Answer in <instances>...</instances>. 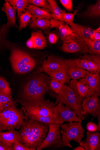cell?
Instances as JSON below:
<instances>
[{"label":"cell","instance_id":"2e32d148","mask_svg":"<svg viewBox=\"0 0 100 150\" xmlns=\"http://www.w3.org/2000/svg\"><path fill=\"white\" fill-rule=\"evenodd\" d=\"M89 89L97 93L100 96V77L99 74H92L88 72L86 75L79 80Z\"/></svg>","mask_w":100,"mask_h":150},{"label":"cell","instance_id":"d4e9b609","mask_svg":"<svg viewBox=\"0 0 100 150\" xmlns=\"http://www.w3.org/2000/svg\"><path fill=\"white\" fill-rule=\"evenodd\" d=\"M30 25L31 28L33 29L45 30L50 28L51 23L49 19H39L32 15Z\"/></svg>","mask_w":100,"mask_h":150},{"label":"cell","instance_id":"681fc988","mask_svg":"<svg viewBox=\"0 0 100 150\" xmlns=\"http://www.w3.org/2000/svg\"><path fill=\"white\" fill-rule=\"evenodd\" d=\"M74 150H86L85 149L83 146H79L73 149Z\"/></svg>","mask_w":100,"mask_h":150},{"label":"cell","instance_id":"8fae6325","mask_svg":"<svg viewBox=\"0 0 100 150\" xmlns=\"http://www.w3.org/2000/svg\"><path fill=\"white\" fill-rule=\"evenodd\" d=\"M23 110L0 122V132L11 129H18L22 126L25 120L28 117L23 113Z\"/></svg>","mask_w":100,"mask_h":150},{"label":"cell","instance_id":"8992f818","mask_svg":"<svg viewBox=\"0 0 100 150\" xmlns=\"http://www.w3.org/2000/svg\"><path fill=\"white\" fill-rule=\"evenodd\" d=\"M49 126L48 134L37 150L47 148L57 150L63 148L60 131V125L56 123L49 124Z\"/></svg>","mask_w":100,"mask_h":150},{"label":"cell","instance_id":"f546056e","mask_svg":"<svg viewBox=\"0 0 100 150\" xmlns=\"http://www.w3.org/2000/svg\"><path fill=\"white\" fill-rule=\"evenodd\" d=\"M9 3L11 6L16 7L18 12V18L19 19L23 13L24 10L26 8L28 4L27 0H6Z\"/></svg>","mask_w":100,"mask_h":150},{"label":"cell","instance_id":"ba28073f","mask_svg":"<svg viewBox=\"0 0 100 150\" xmlns=\"http://www.w3.org/2000/svg\"><path fill=\"white\" fill-rule=\"evenodd\" d=\"M67 59L53 55L50 56L47 60L42 63L39 69L41 72L48 73L65 69L67 67Z\"/></svg>","mask_w":100,"mask_h":150},{"label":"cell","instance_id":"74e56055","mask_svg":"<svg viewBox=\"0 0 100 150\" xmlns=\"http://www.w3.org/2000/svg\"><path fill=\"white\" fill-rule=\"evenodd\" d=\"M11 147L13 150H33L32 149L26 147L18 141L14 143Z\"/></svg>","mask_w":100,"mask_h":150},{"label":"cell","instance_id":"52a82bcc","mask_svg":"<svg viewBox=\"0 0 100 150\" xmlns=\"http://www.w3.org/2000/svg\"><path fill=\"white\" fill-rule=\"evenodd\" d=\"M53 111L52 115L56 118L57 124L62 125L65 122H79L82 123V119L77 116L75 111L60 103L53 107Z\"/></svg>","mask_w":100,"mask_h":150},{"label":"cell","instance_id":"1f68e13d","mask_svg":"<svg viewBox=\"0 0 100 150\" xmlns=\"http://www.w3.org/2000/svg\"><path fill=\"white\" fill-rule=\"evenodd\" d=\"M32 16L31 13L27 10L23 13L20 17V24L18 30L20 31L26 28L28 23L30 22Z\"/></svg>","mask_w":100,"mask_h":150},{"label":"cell","instance_id":"e0dca14e","mask_svg":"<svg viewBox=\"0 0 100 150\" xmlns=\"http://www.w3.org/2000/svg\"><path fill=\"white\" fill-rule=\"evenodd\" d=\"M86 60L88 66L87 72L92 74H99L100 71V55L87 53L82 57Z\"/></svg>","mask_w":100,"mask_h":150},{"label":"cell","instance_id":"5b68a950","mask_svg":"<svg viewBox=\"0 0 100 150\" xmlns=\"http://www.w3.org/2000/svg\"><path fill=\"white\" fill-rule=\"evenodd\" d=\"M81 123L79 122H75L67 124L62 125V129L60 133L62 134V141L64 147L72 148L70 144L71 141H74L78 143H80L84 138L85 130Z\"/></svg>","mask_w":100,"mask_h":150},{"label":"cell","instance_id":"ee69618b","mask_svg":"<svg viewBox=\"0 0 100 150\" xmlns=\"http://www.w3.org/2000/svg\"><path fill=\"white\" fill-rule=\"evenodd\" d=\"M90 38L95 40H100V27L96 30H95L93 33L91 35Z\"/></svg>","mask_w":100,"mask_h":150},{"label":"cell","instance_id":"7402d4cb","mask_svg":"<svg viewBox=\"0 0 100 150\" xmlns=\"http://www.w3.org/2000/svg\"><path fill=\"white\" fill-rule=\"evenodd\" d=\"M26 8L32 15L40 19H50L53 18L51 13L47 10L28 4Z\"/></svg>","mask_w":100,"mask_h":150},{"label":"cell","instance_id":"f35d334b","mask_svg":"<svg viewBox=\"0 0 100 150\" xmlns=\"http://www.w3.org/2000/svg\"><path fill=\"white\" fill-rule=\"evenodd\" d=\"M12 97L4 94H0V103L7 104L13 102Z\"/></svg>","mask_w":100,"mask_h":150},{"label":"cell","instance_id":"7dc6e473","mask_svg":"<svg viewBox=\"0 0 100 150\" xmlns=\"http://www.w3.org/2000/svg\"><path fill=\"white\" fill-rule=\"evenodd\" d=\"M26 44L27 47L30 48H34V43L33 39L31 38L27 40Z\"/></svg>","mask_w":100,"mask_h":150},{"label":"cell","instance_id":"ffe728a7","mask_svg":"<svg viewBox=\"0 0 100 150\" xmlns=\"http://www.w3.org/2000/svg\"><path fill=\"white\" fill-rule=\"evenodd\" d=\"M3 6L2 10L6 14L8 22L6 25L9 27H18L16 24V8L13 7L6 1Z\"/></svg>","mask_w":100,"mask_h":150},{"label":"cell","instance_id":"9c48e42d","mask_svg":"<svg viewBox=\"0 0 100 150\" xmlns=\"http://www.w3.org/2000/svg\"><path fill=\"white\" fill-rule=\"evenodd\" d=\"M98 94L95 93L90 97L84 99L82 102V106L83 113L87 114L93 116L97 117L100 115V103Z\"/></svg>","mask_w":100,"mask_h":150},{"label":"cell","instance_id":"e575fe53","mask_svg":"<svg viewBox=\"0 0 100 150\" xmlns=\"http://www.w3.org/2000/svg\"><path fill=\"white\" fill-rule=\"evenodd\" d=\"M77 11L76 10L74 13H67L63 11L62 13L60 21L65 22L67 24L71 26L73 22L74 16Z\"/></svg>","mask_w":100,"mask_h":150},{"label":"cell","instance_id":"3957f363","mask_svg":"<svg viewBox=\"0 0 100 150\" xmlns=\"http://www.w3.org/2000/svg\"><path fill=\"white\" fill-rule=\"evenodd\" d=\"M54 94L56 99L55 106L60 103L75 111L77 116L82 120L84 119L85 115L83 113L82 106L83 100L73 89L65 85L62 91L60 94L54 93Z\"/></svg>","mask_w":100,"mask_h":150},{"label":"cell","instance_id":"7a4b0ae2","mask_svg":"<svg viewBox=\"0 0 100 150\" xmlns=\"http://www.w3.org/2000/svg\"><path fill=\"white\" fill-rule=\"evenodd\" d=\"M49 129V124L28 117L18 131L19 142L28 148L37 149L46 137Z\"/></svg>","mask_w":100,"mask_h":150},{"label":"cell","instance_id":"4316f807","mask_svg":"<svg viewBox=\"0 0 100 150\" xmlns=\"http://www.w3.org/2000/svg\"><path fill=\"white\" fill-rule=\"evenodd\" d=\"M83 39L87 44L89 54L100 55V40H96L91 38Z\"/></svg>","mask_w":100,"mask_h":150},{"label":"cell","instance_id":"d6986e66","mask_svg":"<svg viewBox=\"0 0 100 150\" xmlns=\"http://www.w3.org/2000/svg\"><path fill=\"white\" fill-rule=\"evenodd\" d=\"M61 40L63 43H67L74 41L78 36L74 34L67 24L64 23L58 27Z\"/></svg>","mask_w":100,"mask_h":150},{"label":"cell","instance_id":"f1b7e54d","mask_svg":"<svg viewBox=\"0 0 100 150\" xmlns=\"http://www.w3.org/2000/svg\"><path fill=\"white\" fill-rule=\"evenodd\" d=\"M22 110H19L16 105L5 108L0 113V122L5 121L11 116L18 114Z\"/></svg>","mask_w":100,"mask_h":150},{"label":"cell","instance_id":"44dd1931","mask_svg":"<svg viewBox=\"0 0 100 150\" xmlns=\"http://www.w3.org/2000/svg\"><path fill=\"white\" fill-rule=\"evenodd\" d=\"M70 26L73 33L82 39L90 38L95 30L89 27L74 23Z\"/></svg>","mask_w":100,"mask_h":150},{"label":"cell","instance_id":"ac0fdd59","mask_svg":"<svg viewBox=\"0 0 100 150\" xmlns=\"http://www.w3.org/2000/svg\"><path fill=\"white\" fill-rule=\"evenodd\" d=\"M20 138L18 131L15 129H11L6 132H0V142L9 147H11L13 144L17 141L20 142Z\"/></svg>","mask_w":100,"mask_h":150},{"label":"cell","instance_id":"484cf974","mask_svg":"<svg viewBox=\"0 0 100 150\" xmlns=\"http://www.w3.org/2000/svg\"><path fill=\"white\" fill-rule=\"evenodd\" d=\"M24 114L28 118L35 120L43 123L49 125L56 123V119L52 115L46 116H42L27 112H25Z\"/></svg>","mask_w":100,"mask_h":150},{"label":"cell","instance_id":"b9f144b4","mask_svg":"<svg viewBox=\"0 0 100 150\" xmlns=\"http://www.w3.org/2000/svg\"><path fill=\"white\" fill-rule=\"evenodd\" d=\"M87 128L88 131L95 132L97 129V125L93 122H90L87 125Z\"/></svg>","mask_w":100,"mask_h":150},{"label":"cell","instance_id":"603a6c76","mask_svg":"<svg viewBox=\"0 0 100 150\" xmlns=\"http://www.w3.org/2000/svg\"><path fill=\"white\" fill-rule=\"evenodd\" d=\"M31 38L34 43V48L42 50L46 47L47 43V40L41 30L32 33Z\"/></svg>","mask_w":100,"mask_h":150},{"label":"cell","instance_id":"4fadbf2b","mask_svg":"<svg viewBox=\"0 0 100 150\" xmlns=\"http://www.w3.org/2000/svg\"><path fill=\"white\" fill-rule=\"evenodd\" d=\"M54 106L53 103L48 100L39 105L26 109L24 112H27L42 116H51L53 113V108Z\"/></svg>","mask_w":100,"mask_h":150},{"label":"cell","instance_id":"9a60e30c","mask_svg":"<svg viewBox=\"0 0 100 150\" xmlns=\"http://www.w3.org/2000/svg\"><path fill=\"white\" fill-rule=\"evenodd\" d=\"M68 83V86L73 89L83 101L95 93L77 80L72 79Z\"/></svg>","mask_w":100,"mask_h":150},{"label":"cell","instance_id":"d6a6232c","mask_svg":"<svg viewBox=\"0 0 100 150\" xmlns=\"http://www.w3.org/2000/svg\"><path fill=\"white\" fill-rule=\"evenodd\" d=\"M0 94H4L12 97L11 89L7 81L0 76Z\"/></svg>","mask_w":100,"mask_h":150},{"label":"cell","instance_id":"7bdbcfd3","mask_svg":"<svg viewBox=\"0 0 100 150\" xmlns=\"http://www.w3.org/2000/svg\"><path fill=\"white\" fill-rule=\"evenodd\" d=\"M16 105V102L14 101H13L11 103L7 104L0 103V113H1L5 108L13 105Z\"/></svg>","mask_w":100,"mask_h":150},{"label":"cell","instance_id":"d590c367","mask_svg":"<svg viewBox=\"0 0 100 150\" xmlns=\"http://www.w3.org/2000/svg\"><path fill=\"white\" fill-rule=\"evenodd\" d=\"M27 2L28 4L42 7L50 12V6L48 1L45 0H27Z\"/></svg>","mask_w":100,"mask_h":150},{"label":"cell","instance_id":"277c9868","mask_svg":"<svg viewBox=\"0 0 100 150\" xmlns=\"http://www.w3.org/2000/svg\"><path fill=\"white\" fill-rule=\"evenodd\" d=\"M9 59L12 69L19 74L29 72L36 65L35 61L29 54L19 49L11 50Z\"/></svg>","mask_w":100,"mask_h":150},{"label":"cell","instance_id":"6da1fadb","mask_svg":"<svg viewBox=\"0 0 100 150\" xmlns=\"http://www.w3.org/2000/svg\"><path fill=\"white\" fill-rule=\"evenodd\" d=\"M51 78L39 70L30 75L26 81L21 84L18 93V101L26 109L39 105L45 101V96L51 91Z\"/></svg>","mask_w":100,"mask_h":150},{"label":"cell","instance_id":"bcb514c9","mask_svg":"<svg viewBox=\"0 0 100 150\" xmlns=\"http://www.w3.org/2000/svg\"><path fill=\"white\" fill-rule=\"evenodd\" d=\"M49 40L51 44H54L56 42L57 40V38L55 34L51 33L49 35Z\"/></svg>","mask_w":100,"mask_h":150},{"label":"cell","instance_id":"8d00e7d4","mask_svg":"<svg viewBox=\"0 0 100 150\" xmlns=\"http://www.w3.org/2000/svg\"><path fill=\"white\" fill-rule=\"evenodd\" d=\"M9 28L5 24L0 26V42L6 37Z\"/></svg>","mask_w":100,"mask_h":150},{"label":"cell","instance_id":"30bf717a","mask_svg":"<svg viewBox=\"0 0 100 150\" xmlns=\"http://www.w3.org/2000/svg\"><path fill=\"white\" fill-rule=\"evenodd\" d=\"M60 49L67 53L87 54L88 53L87 46L85 41L78 36L74 42L63 43Z\"/></svg>","mask_w":100,"mask_h":150},{"label":"cell","instance_id":"7c38bea8","mask_svg":"<svg viewBox=\"0 0 100 150\" xmlns=\"http://www.w3.org/2000/svg\"><path fill=\"white\" fill-rule=\"evenodd\" d=\"M79 61L80 58L67 59V71L70 78L73 80L81 79L88 72L81 66Z\"/></svg>","mask_w":100,"mask_h":150},{"label":"cell","instance_id":"60d3db41","mask_svg":"<svg viewBox=\"0 0 100 150\" xmlns=\"http://www.w3.org/2000/svg\"><path fill=\"white\" fill-rule=\"evenodd\" d=\"M50 21L51 23L50 28L58 27L61 25L64 24V22L55 18H51Z\"/></svg>","mask_w":100,"mask_h":150},{"label":"cell","instance_id":"c3c4849f","mask_svg":"<svg viewBox=\"0 0 100 150\" xmlns=\"http://www.w3.org/2000/svg\"><path fill=\"white\" fill-rule=\"evenodd\" d=\"M0 150H13L12 148L6 146L0 142Z\"/></svg>","mask_w":100,"mask_h":150},{"label":"cell","instance_id":"83f0119b","mask_svg":"<svg viewBox=\"0 0 100 150\" xmlns=\"http://www.w3.org/2000/svg\"><path fill=\"white\" fill-rule=\"evenodd\" d=\"M83 14V16L86 17L94 18L99 17L100 16V0L97 1L95 4L89 6Z\"/></svg>","mask_w":100,"mask_h":150},{"label":"cell","instance_id":"cb8c5ba5","mask_svg":"<svg viewBox=\"0 0 100 150\" xmlns=\"http://www.w3.org/2000/svg\"><path fill=\"white\" fill-rule=\"evenodd\" d=\"M51 78L53 79L65 84L70 82V77L68 73L67 67L48 73Z\"/></svg>","mask_w":100,"mask_h":150},{"label":"cell","instance_id":"836d02e7","mask_svg":"<svg viewBox=\"0 0 100 150\" xmlns=\"http://www.w3.org/2000/svg\"><path fill=\"white\" fill-rule=\"evenodd\" d=\"M65 85L58 81L51 78L50 87L51 91L56 94H59L62 92Z\"/></svg>","mask_w":100,"mask_h":150},{"label":"cell","instance_id":"ab89813d","mask_svg":"<svg viewBox=\"0 0 100 150\" xmlns=\"http://www.w3.org/2000/svg\"><path fill=\"white\" fill-rule=\"evenodd\" d=\"M60 2L66 9L70 11L72 10L73 5L71 0H60Z\"/></svg>","mask_w":100,"mask_h":150},{"label":"cell","instance_id":"5bb4252c","mask_svg":"<svg viewBox=\"0 0 100 150\" xmlns=\"http://www.w3.org/2000/svg\"><path fill=\"white\" fill-rule=\"evenodd\" d=\"M87 138L79 143L86 150H100V134L98 132L88 131L87 133Z\"/></svg>","mask_w":100,"mask_h":150},{"label":"cell","instance_id":"f6af8a7d","mask_svg":"<svg viewBox=\"0 0 100 150\" xmlns=\"http://www.w3.org/2000/svg\"><path fill=\"white\" fill-rule=\"evenodd\" d=\"M79 62L80 64L83 69L87 71L88 69V64L86 60L82 57L80 58Z\"/></svg>","mask_w":100,"mask_h":150},{"label":"cell","instance_id":"4dcf8cb0","mask_svg":"<svg viewBox=\"0 0 100 150\" xmlns=\"http://www.w3.org/2000/svg\"><path fill=\"white\" fill-rule=\"evenodd\" d=\"M47 1L50 6V11L51 12L53 18L60 20L63 11L57 5L54 0H48Z\"/></svg>","mask_w":100,"mask_h":150},{"label":"cell","instance_id":"f907efd6","mask_svg":"<svg viewBox=\"0 0 100 150\" xmlns=\"http://www.w3.org/2000/svg\"><path fill=\"white\" fill-rule=\"evenodd\" d=\"M97 119L98 120V125H97V130L100 131V115L98 117Z\"/></svg>","mask_w":100,"mask_h":150}]
</instances>
